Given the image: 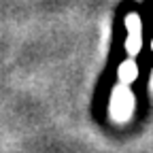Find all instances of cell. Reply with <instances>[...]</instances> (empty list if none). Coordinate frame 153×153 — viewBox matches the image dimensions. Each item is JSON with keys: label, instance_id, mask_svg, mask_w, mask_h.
<instances>
[{"label": "cell", "instance_id": "obj_2", "mask_svg": "<svg viewBox=\"0 0 153 153\" xmlns=\"http://www.w3.org/2000/svg\"><path fill=\"white\" fill-rule=\"evenodd\" d=\"M117 76H119V81H121L123 85L134 83V81L138 79V66H136V62H134V60L121 62L119 68H117Z\"/></svg>", "mask_w": 153, "mask_h": 153}, {"label": "cell", "instance_id": "obj_3", "mask_svg": "<svg viewBox=\"0 0 153 153\" xmlns=\"http://www.w3.org/2000/svg\"><path fill=\"white\" fill-rule=\"evenodd\" d=\"M151 51H153V41H151Z\"/></svg>", "mask_w": 153, "mask_h": 153}, {"label": "cell", "instance_id": "obj_1", "mask_svg": "<svg viewBox=\"0 0 153 153\" xmlns=\"http://www.w3.org/2000/svg\"><path fill=\"white\" fill-rule=\"evenodd\" d=\"M126 28H128V38H126V51L128 55H138L143 47V24L138 13H128L126 15Z\"/></svg>", "mask_w": 153, "mask_h": 153}]
</instances>
